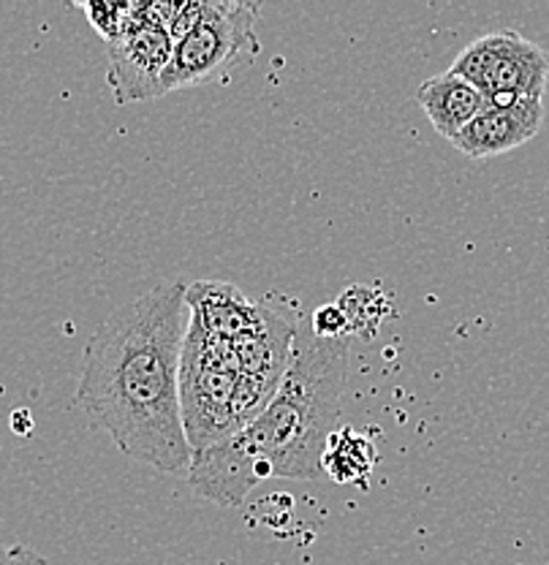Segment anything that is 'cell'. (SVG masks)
<instances>
[{"instance_id": "ba28073f", "label": "cell", "mask_w": 549, "mask_h": 565, "mask_svg": "<svg viewBox=\"0 0 549 565\" xmlns=\"http://www.w3.org/2000/svg\"><path fill=\"white\" fill-rule=\"evenodd\" d=\"M186 297L191 313L188 323L202 329L210 338L229 340V343L258 332L273 316V310L251 302L229 282H193Z\"/></svg>"}, {"instance_id": "9c48e42d", "label": "cell", "mask_w": 549, "mask_h": 565, "mask_svg": "<svg viewBox=\"0 0 549 565\" xmlns=\"http://www.w3.org/2000/svg\"><path fill=\"white\" fill-rule=\"evenodd\" d=\"M416 104L422 106L435 131L448 141L489 106L487 98L471 82L452 74V71L424 79L416 90Z\"/></svg>"}, {"instance_id": "8992f818", "label": "cell", "mask_w": 549, "mask_h": 565, "mask_svg": "<svg viewBox=\"0 0 549 565\" xmlns=\"http://www.w3.org/2000/svg\"><path fill=\"white\" fill-rule=\"evenodd\" d=\"M106 55H109L106 79L117 104L126 106L167 96L175 41L147 17V6H139L137 22L120 39L106 44Z\"/></svg>"}, {"instance_id": "7a4b0ae2", "label": "cell", "mask_w": 549, "mask_h": 565, "mask_svg": "<svg viewBox=\"0 0 549 565\" xmlns=\"http://www.w3.org/2000/svg\"><path fill=\"white\" fill-rule=\"evenodd\" d=\"M348 373V338L299 334L281 386L234 440L256 468L258 481L273 476L316 479L329 435L335 433Z\"/></svg>"}, {"instance_id": "277c9868", "label": "cell", "mask_w": 549, "mask_h": 565, "mask_svg": "<svg viewBox=\"0 0 549 565\" xmlns=\"http://www.w3.org/2000/svg\"><path fill=\"white\" fill-rule=\"evenodd\" d=\"M256 3H204L202 17L180 41H175L167 93L193 87L223 74L258 52Z\"/></svg>"}, {"instance_id": "5b68a950", "label": "cell", "mask_w": 549, "mask_h": 565, "mask_svg": "<svg viewBox=\"0 0 549 565\" xmlns=\"http://www.w3.org/2000/svg\"><path fill=\"white\" fill-rule=\"evenodd\" d=\"M452 74L463 76L489 104L541 102L549 79V57L539 44L515 31L489 33L471 41L452 63Z\"/></svg>"}, {"instance_id": "6da1fadb", "label": "cell", "mask_w": 549, "mask_h": 565, "mask_svg": "<svg viewBox=\"0 0 549 565\" xmlns=\"http://www.w3.org/2000/svg\"><path fill=\"white\" fill-rule=\"evenodd\" d=\"M186 294V282H158L115 310L87 340L76 384V403L117 449L161 473H182L193 457L180 403Z\"/></svg>"}, {"instance_id": "3957f363", "label": "cell", "mask_w": 549, "mask_h": 565, "mask_svg": "<svg viewBox=\"0 0 549 565\" xmlns=\"http://www.w3.org/2000/svg\"><path fill=\"white\" fill-rule=\"evenodd\" d=\"M240 379L242 370L234 345L188 323L180 362V403L191 451H202L240 433L234 414Z\"/></svg>"}, {"instance_id": "30bf717a", "label": "cell", "mask_w": 549, "mask_h": 565, "mask_svg": "<svg viewBox=\"0 0 549 565\" xmlns=\"http://www.w3.org/2000/svg\"><path fill=\"white\" fill-rule=\"evenodd\" d=\"M376 446L368 435L344 427L335 429L321 457V473L332 476L338 484H365L376 468Z\"/></svg>"}, {"instance_id": "8fae6325", "label": "cell", "mask_w": 549, "mask_h": 565, "mask_svg": "<svg viewBox=\"0 0 549 565\" xmlns=\"http://www.w3.org/2000/svg\"><path fill=\"white\" fill-rule=\"evenodd\" d=\"M313 334L324 340H344L348 338V321L338 305H324L313 313Z\"/></svg>"}, {"instance_id": "7c38bea8", "label": "cell", "mask_w": 549, "mask_h": 565, "mask_svg": "<svg viewBox=\"0 0 549 565\" xmlns=\"http://www.w3.org/2000/svg\"><path fill=\"white\" fill-rule=\"evenodd\" d=\"M3 565H50L39 552H33L31 546L25 544H14L9 546V555H6Z\"/></svg>"}, {"instance_id": "52a82bcc", "label": "cell", "mask_w": 549, "mask_h": 565, "mask_svg": "<svg viewBox=\"0 0 549 565\" xmlns=\"http://www.w3.org/2000/svg\"><path fill=\"white\" fill-rule=\"evenodd\" d=\"M541 120H545V104L536 98L489 104L452 139V145L471 158L504 156L534 139L541 131Z\"/></svg>"}]
</instances>
